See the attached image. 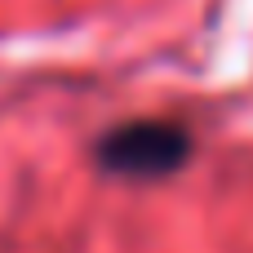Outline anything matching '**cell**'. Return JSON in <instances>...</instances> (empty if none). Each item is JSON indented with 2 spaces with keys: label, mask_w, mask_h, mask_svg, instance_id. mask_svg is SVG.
Segmentation results:
<instances>
[{
  "label": "cell",
  "mask_w": 253,
  "mask_h": 253,
  "mask_svg": "<svg viewBox=\"0 0 253 253\" xmlns=\"http://www.w3.org/2000/svg\"><path fill=\"white\" fill-rule=\"evenodd\" d=\"M102 173L111 178H169L191 160V129L178 120H129L98 138L93 147Z\"/></svg>",
  "instance_id": "6da1fadb"
}]
</instances>
